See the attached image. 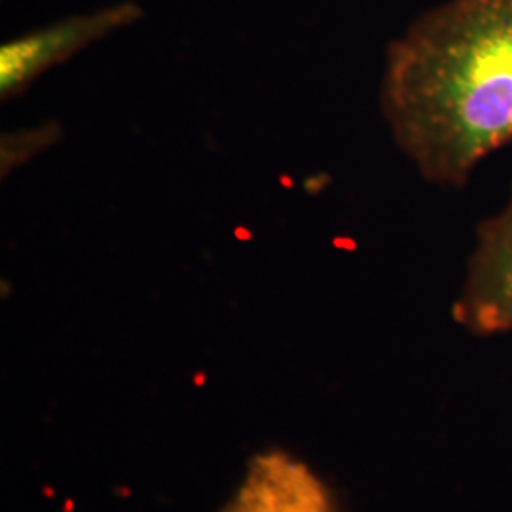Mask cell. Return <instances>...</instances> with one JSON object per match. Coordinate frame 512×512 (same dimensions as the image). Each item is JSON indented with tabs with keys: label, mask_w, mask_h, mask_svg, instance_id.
Wrapping results in <instances>:
<instances>
[{
	"label": "cell",
	"mask_w": 512,
	"mask_h": 512,
	"mask_svg": "<svg viewBox=\"0 0 512 512\" xmlns=\"http://www.w3.org/2000/svg\"><path fill=\"white\" fill-rule=\"evenodd\" d=\"M143 10L124 2L86 16L67 19L37 33L16 38L0 50V97L8 101L27 90L38 76L88 48L93 42L126 27Z\"/></svg>",
	"instance_id": "3"
},
{
	"label": "cell",
	"mask_w": 512,
	"mask_h": 512,
	"mask_svg": "<svg viewBox=\"0 0 512 512\" xmlns=\"http://www.w3.org/2000/svg\"><path fill=\"white\" fill-rule=\"evenodd\" d=\"M475 239L454 317L480 336L512 332V186L503 209L478 224Z\"/></svg>",
	"instance_id": "2"
},
{
	"label": "cell",
	"mask_w": 512,
	"mask_h": 512,
	"mask_svg": "<svg viewBox=\"0 0 512 512\" xmlns=\"http://www.w3.org/2000/svg\"><path fill=\"white\" fill-rule=\"evenodd\" d=\"M234 512H329L321 488L293 465H264Z\"/></svg>",
	"instance_id": "4"
},
{
	"label": "cell",
	"mask_w": 512,
	"mask_h": 512,
	"mask_svg": "<svg viewBox=\"0 0 512 512\" xmlns=\"http://www.w3.org/2000/svg\"><path fill=\"white\" fill-rule=\"evenodd\" d=\"M387 126L421 177L463 188L512 143V0H446L385 59Z\"/></svg>",
	"instance_id": "1"
}]
</instances>
